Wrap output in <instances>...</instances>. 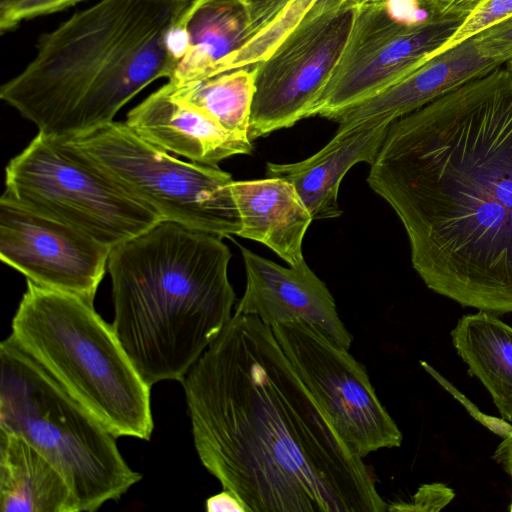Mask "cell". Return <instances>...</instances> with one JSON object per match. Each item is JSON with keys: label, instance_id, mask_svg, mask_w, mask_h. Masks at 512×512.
<instances>
[{"label": "cell", "instance_id": "1", "mask_svg": "<svg viewBox=\"0 0 512 512\" xmlns=\"http://www.w3.org/2000/svg\"><path fill=\"white\" fill-rule=\"evenodd\" d=\"M367 182L399 217L430 290L512 313V71L503 64L394 120Z\"/></svg>", "mask_w": 512, "mask_h": 512}, {"label": "cell", "instance_id": "2", "mask_svg": "<svg viewBox=\"0 0 512 512\" xmlns=\"http://www.w3.org/2000/svg\"><path fill=\"white\" fill-rule=\"evenodd\" d=\"M182 385L200 461L248 512L387 511L258 316L234 313Z\"/></svg>", "mask_w": 512, "mask_h": 512}, {"label": "cell", "instance_id": "3", "mask_svg": "<svg viewBox=\"0 0 512 512\" xmlns=\"http://www.w3.org/2000/svg\"><path fill=\"white\" fill-rule=\"evenodd\" d=\"M192 0H100L39 37L0 97L38 132L67 137L113 121L145 87L170 79V33Z\"/></svg>", "mask_w": 512, "mask_h": 512}, {"label": "cell", "instance_id": "4", "mask_svg": "<svg viewBox=\"0 0 512 512\" xmlns=\"http://www.w3.org/2000/svg\"><path fill=\"white\" fill-rule=\"evenodd\" d=\"M222 237L160 221L111 249L112 327L150 385L182 382L232 318Z\"/></svg>", "mask_w": 512, "mask_h": 512}, {"label": "cell", "instance_id": "5", "mask_svg": "<svg viewBox=\"0 0 512 512\" xmlns=\"http://www.w3.org/2000/svg\"><path fill=\"white\" fill-rule=\"evenodd\" d=\"M10 338L116 438H151V386L93 302L27 280Z\"/></svg>", "mask_w": 512, "mask_h": 512}, {"label": "cell", "instance_id": "6", "mask_svg": "<svg viewBox=\"0 0 512 512\" xmlns=\"http://www.w3.org/2000/svg\"><path fill=\"white\" fill-rule=\"evenodd\" d=\"M0 430L45 456L66 480L76 512L119 500L142 475L116 437L10 336L0 343Z\"/></svg>", "mask_w": 512, "mask_h": 512}, {"label": "cell", "instance_id": "7", "mask_svg": "<svg viewBox=\"0 0 512 512\" xmlns=\"http://www.w3.org/2000/svg\"><path fill=\"white\" fill-rule=\"evenodd\" d=\"M58 138L162 220L222 238L238 235L241 221L231 191L234 180L218 166L181 161L138 136L125 122L114 120Z\"/></svg>", "mask_w": 512, "mask_h": 512}, {"label": "cell", "instance_id": "8", "mask_svg": "<svg viewBox=\"0 0 512 512\" xmlns=\"http://www.w3.org/2000/svg\"><path fill=\"white\" fill-rule=\"evenodd\" d=\"M3 194L110 248L163 221L75 147L39 132L6 165Z\"/></svg>", "mask_w": 512, "mask_h": 512}, {"label": "cell", "instance_id": "9", "mask_svg": "<svg viewBox=\"0 0 512 512\" xmlns=\"http://www.w3.org/2000/svg\"><path fill=\"white\" fill-rule=\"evenodd\" d=\"M358 4L315 0L270 56L253 66L251 141L310 117L343 52Z\"/></svg>", "mask_w": 512, "mask_h": 512}, {"label": "cell", "instance_id": "10", "mask_svg": "<svg viewBox=\"0 0 512 512\" xmlns=\"http://www.w3.org/2000/svg\"><path fill=\"white\" fill-rule=\"evenodd\" d=\"M271 327L303 383L358 456L401 446L399 427L377 396L365 366L349 349L302 320Z\"/></svg>", "mask_w": 512, "mask_h": 512}, {"label": "cell", "instance_id": "11", "mask_svg": "<svg viewBox=\"0 0 512 512\" xmlns=\"http://www.w3.org/2000/svg\"><path fill=\"white\" fill-rule=\"evenodd\" d=\"M463 20L434 16L419 25L394 21L382 2L358 4L343 52L310 117L333 119L428 61Z\"/></svg>", "mask_w": 512, "mask_h": 512}, {"label": "cell", "instance_id": "12", "mask_svg": "<svg viewBox=\"0 0 512 512\" xmlns=\"http://www.w3.org/2000/svg\"><path fill=\"white\" fill-rule=\"evenodd\" d=\"M111 249L4 194L0 198V258L39 286L94 302Z\"/></svg>", "mask_w": 512, "mask_h": 512}, {"label": "cell", "instance_id": "13", "mask_svg": "<svg viewBox=\"0 0 512 512\" xmlns=\"http://www.w3.org/2000/svg\"><path fill=\"white\" fill-rule=\"evenodd\" d=\"M240 250L246 286L236 305V314L256 315L270 326L302 320L350 349L353 335L340 319L334 297L305 260L284 267L243 246Z\"/></svg>", "mask_w": 512, "mask_h": 512}, {"label": "cell", "instance_id": "14", "mask_svg": "<svg viewBox=\"0 0 512 512\" xmlns=\"http://www.w3.org/2000/svg\"><path fill=\"white\" fill-rule=\"evenodd\" d=\"M125 123L155 147L199 164L217 166L229 157L253 151L249 138L226 130L175 96L168 82L132 108Z\"/></svg>", "mask_w": 512, "mask_h": 512}, {"label": "cell", "instance_id": "15", "mask_svg": "<svg viewBox=\"0 0 512 512\" xmlns=\"http://www.w3.org/2000/svg\"><path fill=\"white\" fill-rule=\"evenodd\" d=\"M503 65L484 57L470 38L432 58L386 89L332 120L337 132L376 119L390 122Z\"/></svg>", "mask_w": 512, "mask_h": 512}, {"label": "cell", "instance_id": "16", "mask_svg": "<svg viewBox=\"0 0 512 512\" xmlns=\"http://www.w3.org/2000/svg\"><path fill=\"white\" fill-rule=\"evenodd\" d=\"M387 119L369 120L337 132L316 154L295 163L266 164V176L283 179L294 186L313 220L339 217L341 181L352 166L375 160L386 137Z\"/></svg>", "mask_w": 512, "mask_h": 512}, {"label": "cell", "instance_id": "17", "mask_svg": "<svg viewBox=\"0 0 512 512\" xmlns=\"http://www.w3.org/2000/svg\"><path fill=\"white\" fill-rule=\"evenodd\" d=\"M180 22L187 49L168 80L174 86L232 71L241 49L257 35L238 0H192Z\"/></svg>", "mask_w": 512, "mask_h": 512}, {"label": "cell", "instance_id": "18", "mask_svg": "<svg viewBox=\"0 0 512 512\" xmlns=\"http://www.w3.org/2000/svg\"><path fill=\"white\" fill-rule=\"evenodd\" d=\"M241 229L237 236L259 242L295 266L304 260L303 239L313 218L292 184L280 179L233 181Z\"/></svg>", "mask_w": 512, "mask_h": 512}, {"label": "cell", "instance_id": "19", "mask_svg": "<svg viewBox=\"0 0 512 512\" xmlns=\"http://www.w3.org/2000/svg\"><path fill=\"white\" fill-rule=\"evenodd\" d=\"M0 510L76 512L57 468L21 437L0 430Z\"/></svg>", "mask_w": 512, "mask_h": 512}, {"label": "cell", "instance_id": "20", "mask_svg": "<svg viewBox=\"0 0 512 512\" xmlns=\"http://www.w3.org/2000/svg\"><path fill=\"white\" fill-rule=\"evenodd\" d=\"M450 334L469 374L488 390L501 418L512 421V327L479 311L461 317Z\"/></svg>", "mask_w": 512, "mask_h": 512}, {"label": "cell", "instance_id": "21", "mask_svg": "<svg viewBox=\"0 0 512 512\" xmlns=\"http://www.w3.org/2000/svg\"><path fill=\"white\" fill-rule=\"evenodd\" d=\"M254 69L238 68L180 86L169 83L175 96L213 118L226 130L249 138Z\"/></svg>", "mask_w": 512, "mask_h": 512}, {"label": "cell", "instance_id": "22", "mask_svg": "<svg viewBox=\"0 0 512 512\" xmlns=\"http://www.w3.org/2000/svg\"><path fill=\"white\" fill-rule=\"evenodd\" d=\"M512 17V0H486L463 19L453 35L439 48L436 56L504 19ZM432 58V57H431Z\"/></svg>", "mask_w": 512, "mask_h": 512}, {"label": "cell", "instance_id": "23", "mask_svg": "<svg viewBox=\"0 0 512 512\" xmlns=\"http://www.w3.org/2000/svg\"><path fill=\"white\" fill-rule=\"evenodd\" d=\"M83 0H17L0 10V31L15 28L21 21L52 14Z\"/></svg>", "mask_w": 512, "mask_h": 512}, {"label": "cell", "instance_id": "24", "mask_svg": "<svg viewBox=\"0 0 512 512\" xmlns=\"http://www.w3.org/2000/svg\"><path fill=\"white\" fill-rule=\"evenodd\" d=\"M473 39L484 57L505 64L512 58V17L489 26Z\"/></svg>", "mask_w": 512, "mask_h": 512}, {"label": "cell", "instance_id": "25", "mask_svg": "<svg viewBox=\"0 0 512 512\" xmlns=\"http://www.w3.org/2000/svg\"><path fill=\"white\" fill-rule=\"evenodd\" d=\"M455 497L453 489L443 483L421 485L409 502L388 504L387 511H440Z\"/></svg>", "mask_w": 512, "mask_h": 512}, {"label": "cell", "instance_id": "26", "mask_svg": "<svg viewBox=\"0 0 512 512\" xmlns=\"http://www.w3.org/2000/svg\"><path fill=\"white\" fill-rule=\"evenodd\" d=\"M422 367L456 400H458L468 411V413L491 432L505 439L512 434V425L505 419L494 416H489L481 412L469 399L456 389L450 382L441 376L433 367L427 362L421 361Z\"/></svg>", "mask_w": 512, "mask_h": 512}, {"label": "cell", "instance_id": "27", "mask_svg": "<svg viewBox=\"0 0 512 512\" xmlns=\"http://www.w3.org/2000/svg\"><path fill=\"white\" fill-rule=\"evenodd\" d=\"M382 4L394 21L407 26L419 25L434 17L420 0H382Z\"/></svg>", "mask_w": 512, "mask_h": 512}, {"label": "cell", "instance_id": "28", "mask_svg": "<svg viewBox=\"0 0 512 512\" xmlns=\"http://www.w3.org/2000/svg\"><path fill=\"white\" fill-rule=\"evenodd\" d=\"M432 15L464 19L486 0H420Z\"/></svg>", "mask_w": 512, "mask_h": 512}, {"label": "cell", "instance_id": "29", "mask_svg": "<svg viewBox=\"0 0 512 512\" xmlns=\"http://www.w3.org/2000/svg\"><path fill=\"white\" fill-rule=\"evenodd\" d=\"M205 510L208 512H248L242 501L227 489L207 498Z\"/></svg>", "mask_w": 512, "mask_h": 512}, {"label": "cell", "instance_id": "30", "mask_svg": "<svg viewBox=\"0 0 512 512\" xmlns=\"http://www.w3.org/2000/svg\"><path fill=\"white\" fill-rule=\"evenodd\" d=\"M491 458L501 465L512 479V434L503 439L495 449Z\"/></svg>", "mask_w": 512, "mask_h": 512}, {"label": "cell", "instance_id": "31", "mask_svg": "<svg viewBox=\"0 0 512 512\" xmlns=\"http://www.w3.org/2000/svg\"><path fill=\"white\" fill-rule=\"evenodd\" d=\"M246 6L249 12L260 11L265 8L286 6L291 0H238Z\"/></svg>", "mask_w": 512, "mask_h": 512}, {"label": "cell", "instance_id": "32", "mask_svg": "<svg viewBox=\"0 0 512 512\" xmlns=\"http://www.w3.org/2000/svg\"><path fill=\"white\" fill-rule=\"evenodd\" d=\"M17 0H0V10L16 2Z\"/></svg>", "mask_w": 512, "mask_h": 512}, {"label": "cell", "instance_id": "33", "mask_svg": "<svg viewBox=\"0 0 512 512\" xmlns=\"http://www.w3.org/2000/svg\"><path fill=\"white\" fill-rule=\"evenodd\" d=\"M504 66L512 71V58L505 62Z\"/></svg>", "mask_w": 512, "mask_h": 512}, {"label": "cell", "instance_id": "34", "mask_svg": "<svg viewBox=\"0 0 512 512\" xmlns=\"http://www.w3.org/2000/svg\"><path fill=\"white\" fill-rule=\"evenodd\" d=\"M368 2H382V0H359V4Z\"/></svg>", "mask_w": 512, "mask_h": 512}, {"label": "cell", "instance_id": "35", "mask_svg": "<svg viewBox=\"0 0 512 512\" xmlns=\"http://www.w3.org/2000/svg\"><path fill=\"white\" fill-rule=\"evenodd\" d=\"M509 510L512 512V497H511V503H510V506H509Z\"/></svg>", "mask_w": 512, "mask_h": 512}]
</instances>
